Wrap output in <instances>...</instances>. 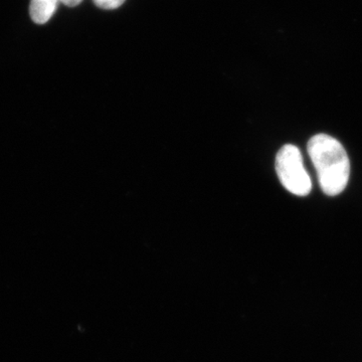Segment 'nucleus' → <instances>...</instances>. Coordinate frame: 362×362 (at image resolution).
<instances>
[{"label":"nucleus","mask_w":362,"mask_h":362,"mask_svg":"<svg viewBox=\"0 0 362 362\" xmlns=\"http://www.w3.org/2000/svg\"><path fill=\"white\" fill-rule=\"evenodd\" d=\"M66 6L75 7L78 6L83 0H61Z\"/></svg>","instance_id":"39448f33"},{"label":"nucleus","mask_w":362,"mask_h":362,"mask_svg":"<svg viewBox=\"0 0 362 362\" xmlns=\"http://www.w3.org/2000/svg\"><path fill=\"white\" fill-rule=\"evenodd\" d=\"M276 171L286 189L298 197L310 194L312 181L304 168L303 157L296 146L287 144L279 150Z\"/></svg>","instance_id":"f03ea898"},{"label":"nucleus","mask_w":362,"mask_h":362,"mask_svg":"<svg viewBox=\"0 0 362 362\" xmlns=\"http://www.w3.org/2000/svg\"><path fill=\"white\" fill-rule=\"evenodd\" d=\"M61 0H30V14L37 25H45L54 16Z\"/></svg>","instance_id":"7ed1b4c3"},{"label":"nucleus","mask_w":362,"mask_h":362,"mask_svg":"<svg viewBox=\"0 0 362 362\" xmlns=\"http://www.w3.org/2000/svg\"><path fill=\"white\" fill-rule=\"evenodd\" d=\"M307 149L324 194L330 197L341 194L349 183L350 163L340 142L329 135L318 134L309 140Z\"/></svg>","instance_id":"f257e3e1"},{"label":"nucleus","mask_w":362,"mask_h":362,"mask_svg":"<svg viewBox=\"0 0 362 362\" xmlns=\"http://www.w3.org/2000/svg\"><path fill=\"white\" fill-rule=\"evenodd\" d=\"M102 9H116L122 6L126 0H93Z\"/></svg>","instance_id":"20e7f679"}]
</instances>
